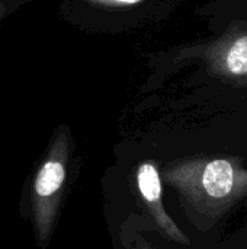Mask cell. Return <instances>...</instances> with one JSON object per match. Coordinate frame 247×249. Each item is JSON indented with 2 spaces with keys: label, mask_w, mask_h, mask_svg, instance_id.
Returning <instances> with one entry per match:
<instances>
[{
  "label": "cell",
  "mask_w": 247,
  "mask_h": 249,
  "mask_svg": "<svg viewBox=\"0 0 247 249\" xmlns=\"http://www.w3.org/2000/svg\"><path fill=\"white\" fill-rule=\"evenodd\" d=\"M135 249H156L154 245H151L147 239L144 238H138L137 242H135Z\"/></svg>",
  "instance_id": "6"
},
{
  "label": "cell",
  "mask_w": 247,
  "mask_h": 249,
  "mask_svg": "<svg viewBox=\"0 0 247 249\" xmlns=\"http://www.w3.org/2000/svg\"><path fill=\"white\" fill-rule=\"evenodd\" d=\"M90 3L99 4V6H108V7H124V6H132L137 3H141L144 0H89Z\"/></svg>",
  "instance_id": "5"
},
{
  "label": "cell",
  "mask_w": 247,
  "mask_h": 249,
  "mask_svg": "<svg viewBox=\"0 0 247 249\" xmlns=\"http://www.w3.org/2000/svg\"><path fill=\"white\" fill-rule=\"evenodd\" d=\"M210 71L229 83L247 85V29L229 34L214 44L208 53Z\"/></svg>",
  "instance_id": "4"
},
{
  "label": "cell",
  "mask_w": 247,
  "mask_h": 249,
  "mask_svg": "<svg viewBox=\"0 0 247 249\" xmlns=\"http://www.w3.org/2000/svg\"><path fill=\"white\" fill-rule=\"evenodd\" d=\"M135 181H137V190L143 201V206L147 214L150 216L154 228L160 232V235L170 242L181 244V245H191V239L186 236V233H183L179 229V226L167 214L163 206L162 177L156 162L153 160L143 162L137 168Z\"/></svg>",
  "instance_id": "3"
},
{
  "label": "cell",
  "mask_w": 247,
  "mask_h": 249,
  "mask_svg": "<svg viewBox=\"0 0 247 249\" xmlns=\"http://www.w3.org/2000/svg\"><path fill=\"white\" fill-rule=\"evenodd\" d=\"M10 4H12V1H10V0H0V19H1L7 12H9Z\"/></svg>",
  "instance_id": "7"
},
{
  "label": "cell",
  "mask_w": 247,
  "mask_h": 249,
  "mask_svg": "<svg viewBox=\"0 0 247 249\" xmlns=\"http://www.w3.org/2000/svg\"><path fill=\"white\" fill-rule=\"evenodd\" d=\"M198 232L214 229L247 197L245 159L233 155H197L170 162L160 175Z\"/></svg>",
  "instance_id": "1"
},
{
  "label": "cell",
  "mask_w": 247,
  "mask_h": 249,
  "mask_svg": "<svg viewBox=\"0 0 247 249\" xmlns=\"http://www.w3.org/2000/svg\"><path fill=\"white\" fill-rule=\"evenodd\" d=\"M70 160V140L64 128L55 133L49 150L41 162L31 190V209L36 239L47 247L55 225L61 193Z\"/></svg>",
  "instance_id": "2"
}]
</instances>
